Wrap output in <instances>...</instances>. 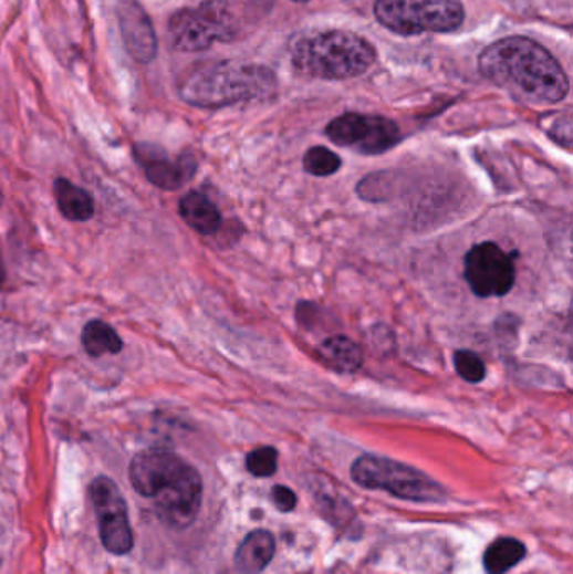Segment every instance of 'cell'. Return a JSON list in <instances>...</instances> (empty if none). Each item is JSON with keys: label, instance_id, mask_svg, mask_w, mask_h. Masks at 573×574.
<instances>
[{"label": "cell", "instance_id": "9a60e30c", "mask_svg": "<svg viewBox=\"0 0 573 574\" xmlns=\"http://www.w3.org/2000/svg\"><path fill=\"white\" fill-rule=\"evenodd\" d=\"M54 197L61 216L71 222H86L95 216L92 194L67 178H58L54 181Z\"/></svg>", "mask_w": 573, "mask_h": 574}, {"label": "cell", "instance_id": "8fae6325", "mask_svg": "<svg viewBox=\"0 0 573 574\" xmlns=\"http://www.w3.org/2000/svg\"><path fill=\"white\" fill-rule=\"evenodd\" d=\"M134 154L148 181L162 190H179L196 175L197 164L190 155L171 158L167 152L150 143H138Z\"/></svg>", "mask_w": 573, "mask_h": 574}, {"label": "cell", "instance_id": "ffe728a7", "mask_svg": "<svg viewBox=\"0 0 573 574\" xmlns=\"http://www.w3.org/2000/svg\"><path fill=\"white\" fill-rule=\"evenodd\" d=\"M455 368L458 375L468 383H481L487 376V365L478 353L471 349H459L455 355Z\"/></svg>", "mask_w": 573, "mask_h": 574}, {"label": "cell", "instance_id": "ba28073f", "mask_svg": "<svg viewBox=\"0 0 573 574\" xmlns=\"http://www.w3.org/2000/svg\"><path fill=\"white\" fill-rule=\"evenodd\" d=\"M326 136L335 145L362 155H381L400 142L399 126L377 115L345 113L326 126Z\"/></svg>", "mask_w": 573, "mask_h": 574}, {"label": "cell", "instance_id": "7a4b0ae2", "mask_svg": "<svg viewBox=\"0 0 573 574\" xmlns=\"http://www.w3.org/2000/svg\"><path fill=\"white\" fill-rule=\"evenodd\" d=\"M129 482L154 504L158 518L171 528H186L199 514L202 479L183 457L165 449L137 453L129 463Z\"/></svg>", "mask_w": 573, "mask_h": 574}, {"label": "cell", "instance_id": "7c38bea8", "mask_svg": "<svg viewBox=\"0 0 573 574\" xmlns=\"http://www.w3.org/2000/svg\"><path fill=\"white\" fill-rule=\"evenodd\" d=\"M119 18H122L123 39L132 56L140 63L154 60L157 53V38L140 6L135 2L123 6Z\"/></svg>", "mask_w": 573, "mask_h": 574}, {"label": "cell", "instance_id": "52a82bcc", "mask_svg": "<svg viewBox=\"0 0 573 574\" xmlns=\"http://www.w3.org/2000/svg\"><path fill=\"white\" fill-rule=\"evenodd\" d=\"M168 35L175 50L197 53L217 41L232 38V21L222 0H209L196 9H184L168 22Z\"/></svg>", "mask_w": 573, "mask_h": 574}, {"label": "cell", "instance_id": "4fadbf2b", "mask_svg": "<svg viewBox=\"0 0 573 574\" xmlns=\"http://www.w3.org/2000/svg\"><path fill=\"white\" fill-rule=\"evenodd\" d=\"M277 543L270 531H252L236 551V567L242 574H261L273 560Z\"/></svg>", "mask_w": 573, "mask_h": 574}, {"label": "cell", "instance_id": "3957f363", "mask_svg": "<svg viewBox=\"0 0 573 574\" xmlns=\"http://www.w3.org/2000/svg\"><path fill=\"white\" fill-rule=\"evenodd\" d=\"M273 71L259 64L216 61L196 64L184 74L179 94L199 108H222L252 100H267L277 93Z\"/></svg>", "mask_w": 573, "mask_h": 574}, {"label": "cell", "instance_id": "5b68a950", "mask_svg": "<svg viewBox=\"0 0 573 574\" xmlns=\"http://www.w3.org/2000/svg\"><path fill=\"white\" fill-rule=\"evenodd\" d=\"M352 479L362 488L385 491L406 501L439 502L446 495L445 489L426 473L387 457H358L352 466Z\"/></svg>", "mask_w": 573, "mask_h": 574}, {"label": "cell", "instance_id": "e0dca14e", "mask_svg": "<svg viewBox=\"0 0 573 574\" xmlns=\"http://www.w3.org/2000/svg\"><path fill=\"white\" fill-rule=\"evenodd\" d=\"M84 352L93 358L105 355H118L123 349V340L115 327L102 320L90 321L81 333Z\"/></svg>", "mask_w": 573, "mask_h": 574}, {"label": "cell", "instance_id": "ac0fdd59", "mask_svg": "<svg viewBox=\"0 0 573 574\" xmlns=\"http://www.w3.org/2000/svg\"><path fill=\"white\" fill-rule=\"evenodd\" d=\"M527 550L523 543L514 540V538H500L490 544L482 563L488 574H504L513 570L521 560H523Z\"/></svg>", "mask_w": 573, "mask_h": 574}, {"label": "cell", "instance_id": "d6986e66", "mask_svg": "<svg viewBox=\"0 0 573 574\" xmlns=\"http://www.w3.org/2000/svg\"><path fill=\"white\" fill-rule=\"evenodd\" d=\"M303 168L313 177H330L342 168V158L326 147H313L304 154Z\"/></svg>", "mask_w": 573, "mask_h": 574}, {"label": "cell", "instance_id": "9c48e42d", "mask_svg": "<svg viewBox=\"0 0 573 574\" xmlns=\"http://www.w3.org/2000/svg\"><path fill=\"white\" fill-rule=\"evenodd\" d=\"M465 279L476 296L501 298L513 288L517 269L497 242H481L466 254Z\"/></svg>", "mask_w": 573, "mask_h": 574}, {"label": "cell", "instance_id": "277c9868", "mask_svg": "<svg viewBox=\"0 0 573 574\" xmlns=\"http://www.w3.org/2000/svg\"><path fill=\"white\" fill-rule=\"evenodd\" d=\"M291 60L301 73L320 80L362 76L377 60L374 45L348 31L301 35L291 45Z\"/></svg>", "mask_w": 573, "mask_h": 574}, {"label": "cell", "instance_id": "2e32d148", "mask_svg": "<svg viewBox=\"0 0 573 574\" xmlns=\"http://www.w3.org/2000/svg\"><path fill=\"white\" fill-rule=\"evenodd\" d=\"M319 356L326 366L340 373H355L364 365V352L354 340L336 334L319 346Z\"/></svg>", "mask_w": 573, "mask_h": 574}, {"label": "cell", "instance_id": "cb8c5ba5", "mask_svg": "<svg viewBox=\"0 0 573 574\" xmlns=\"http://www.w3.org/2000/svg\"><path fill=\"white\" fill-rule=\"evenodd\" d=\"M296 2H306V0H296Z\"/></svg>", "mask_w": 573, "mask_h": 574}, {"label": "cell", "instance_id": "6da1fadb", "mask_svg": "<svg viewBox=\"0 0 573 574\" xmlns=\"http://www.w3.org/2000/svg\"><path fill=\"white\" fill-rule=\"evenodd\" d=\"M482 76L533 103H560L570 83L559 61L528 38L493 42L479 56Z\"/></svg>", "mask_w": 573, "mask_h": 574}, {"label": "cell", "instance_id": "8992f818", "mask_svg": "<svg viewBox=\"0 0 573 574\" xmlns=\"http://www.w3.org/2000/svg\"><path fill=\"white\" fill-rule=\"evenodd\" d=\"M375 18L400 35L456 31L465 21L461 0H377Z\"/></svg>", "mask_w": 573, "mask_h": 574}, {"label": "cell", "instance_id": "5bb4252c", "mask_svg": "<svg viewBox=\"0 0 573 574\" xmlns=\"http://www.w3.org/2000/svg\"><path fill=\"white\" fill-rule=\"evenodd\" d=\"M179 213L184 222L200 236H212L222 223L216 203L200 191H189L180 199Z\"/></svg>", "mask_w": 573, "mask_h": 574}, {"label": "cell", "instance_id": "603a6c76", "mask_svg": "<svg viewBox=\"0 0 573 574\" xmlns=\"http://www.w3.org/2000/svg\"><path fill=\"white\" fill-rule=\"evenodd\" d=\"M0 203H2V194H0ZM4 279V269H2V261H0V281Z\"/></svg>", "mask_w": 573, "mask_h": 574}, {"label": "cell", "instance_id": "30bf717a", "mask_svg": "<svg viewBox=\"0 0 573 574\" xmlns=\"http://www.w3.org/2000/svg\"><path fill=\"white\" fill-rule=\"evenodd\" d=\"M90 495L98 518L103 546L113 554L129 553L134 547V533L118 486L108 477H98L90 488Z\"/></svg>", "mask_w": 573, "mask_h": 574}, {"label": "cell", "instance_id": "44dd1931", "mask_svg": "<svg viewBox=\"0 0 573 574\" xmlns=\"http://www.w3.org/2000/svg\"><path fill=\"white\" fill-rule=\"evenodd\" d=\"M246 467L254 477H271L278 470V452L273 447H259L246 457Z\"/></svg>", "mask_w": 573, "mask_h": 574}, {"label": "cell", "instance_id": "7402d4cb", "mask_svg": "<svg viewBox=\"0 0 573 574\" xmlns=\"http://www.w3.org/2000/svg\"><path fill=\"white\" fill-rule=\"evenodd\" d=\"M273 502L280 511L290 512L296 508L298 498L291 489L284 488V486H277L273 489Z\"/></svg>", "mask_w": 573, "mask_h": 574}]
</instances>
